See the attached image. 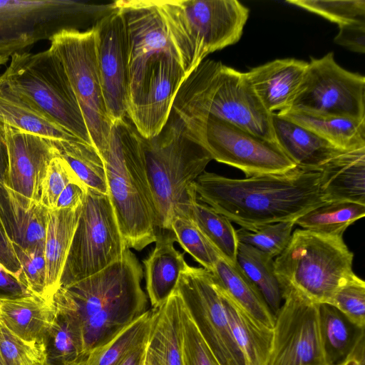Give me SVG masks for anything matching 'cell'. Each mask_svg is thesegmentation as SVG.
Returning a JSON list of instances; mask_svg holds the SVG:
<instances>
[{
  "label": "cell",
  "instance_id": "obj_5",
  "mask_svg": "<svg viewBox=\"0 0 365 365\" xmlns=\"http://www.w3.org/2000/svg\"><path fill=\"white\" fill-rule=\"evenodd\" d=\"M141 140L155 207V234L172 231L175 217L188 218L190 188L212 158L171 117L158 135Z\"/></svg>",
  "mask_w": 365,
  "mask_h": 365
},
{
  "label": "cell",
  "instance_id": "obj_11",
  "mask_svg": "<svg viewBox=\"0 0 365 365\" xmlns=\"http://www.w3.org/2000/svg\"><path fill=\"white\" fill-rule=\"evenodd\" d=\"M190 138L202 145L212 160L240 170L246 177L297 167L277 143L215 117H207Z\"/></svg>",
  "mask_w": 365,
  "mask_h": 365
},
{
  "label": "cell",
  "instance_id": "obj_49",
  "mask_svg": "<svg viewBox=\"0 0 365 365\" xmlns=\"http://www.w3.org/2000/svg\"><path fill=\"white\" fill-rule=\"evenodd\" d=\"M9 168L6 123L0 116V183L6 184Z\"/></svg>",
  "mask_w": 365,
  "mask_h": 365
},
{
  "label": "cell",
  "instance_id": "obj_44",
  "mask_svg": "<svg viewBox=\"0 0 365 365\" xmlns=\"http://www.w3.org/2000/svg\"><path fill=\"white\" fill-rule=\"evenodd\" d=\"M329 304L365 328V282L356 274L339 287Z\"/></svg>",
  "mask_w": 365,
  "mask_h": 365
},
{
  "label": "cell",
  "instance_id": "obj_16",
  "mask_svg": "<svg viewBox=\"0 0 365 365\" xmlns=\"http://www.w3.org/2000/svg\"><path fill=\"white\" fill-rule=\"evenodd\" d=\"M110 6L119 9L127 23L130 39V105L140 94L149 63L161 53L178 58L179 56L156 0H119Z\"/></svg>",
  "mask_w": 365,
  "mask_h": 365
},
{
  "label": "cell",
  "instance_id": "obj_42",
  "mask_svg": "<svg viewBox=\"0 0 365 365\" xmlns=\"http://www.w3.org/2000/svg\"><path fill=\"white\" fill-rule=\"evenodd\" d=\"M180 317L182 365H220L198 331L182 299Z\"/></svg>",
  "mask_w": 365,
  "mask_h": 365
},
{
  "label": "cell",
  "instance_id": "obj_4",
  "mask_svg": "<svg viewBox=\"0 0 365 365\" xmlns=\"http://www.w3.org/2000/svg\"><path fill=\"white\" fill-rule=\"evenodd\" d=\"M104 164L108 196L126 247L141 251L156 240V213L141 136L128 117L113 123Z\"/></svg>",
  "mask_w": 365,
  "mask_h": 365
},
{
  "label": "cell",
  "instance_id": "obj_48",
  "mask_svg": "<svg viewBox=\"0 0 365 365\" xmlns=\"http://www.w3.org/2000/svg\"><path fill=\"white\" fill-rule=\"evenodd\" d=\"M86 190L82 182L69 183L60 194L56 209L78 207L82 205Z\"/></svg>",
  "mask_w": 365,
  "mask_h": 365
},
{
  "label": "cell",
  "instance_id": "obj_15",
  "mask_svg": "<svg viewBox=\"0 0 365 365\" xmlns=\"http://www.w3.org/2000/svg\"><path fill=\"white\" fill-rule=\"evenodd\" d=\"M93 28L101 88L108 115L113 123L128 117L130 105V39L125 18L118 8Z\"/></svg>",
  "mask_w": 365,
  "mask_h": 365
},
{
  "label": "cell",
  "instance_id": "obj_51",
  "mask_svg": "<svg viewBox=\"0 0 365 365\" xmlns=\"http://www.w3.org/2000/svg\"><path fill=\"white\" fill-rule=\"evenodd\" d=\"M147 340L148 338L143 343L133 349L117 365H143Z\"/></svg>",
  "mask_w": 365,
  "mask_h": 365
},
{
  "label": "cell",
  "instance_id": "obj_22",
  "mask_svg": "<svg viewBox=\"0 0 365 365\" xmlns=\"http://www.w3.org/2000/svg\"><path fill=\"white\" fill-rule=\"evenodd\" d=\"M272 125L277 143L298 168L320 170L331 160L347 151L277 114H272Z\"/></svg>",
  "mask_w": 365,
  "mask_h": 365
},
{
  "label": "cell",
  "instance_id": "obj_28",
  "mask_svg": "<svg viewBox=\"0 0 365 365\" xmlns=\"http://www.w3.org/2000/svg\"><path fill=\"white\" fill-rule=\"evenodd\" d=\"M56 307V314L42 345L45 365H88L81 325L65 309Z\"/></svg>",
  "mask_w": 365,
  "mask_h": 365
},
{
  "label": "cell",
  "instance_id": "obj_29",
  "mask_svg": "<svg viewBox=\"0 0 365 365\" xmlns=\"http://www.w3.org/2000/svg\"><path fill=\"white\" fill-rule=\"evenodd\" d=\"M219 288L230 327L247 365H267L272 349L273 329L258 322Z\"/></svg>",
  "mask_w": 365,
  "mask_h": 365
},
{
  "label": "cell",
  "instance_id": "obj_17",
  "mask_svg": "<svg viewBox=\"0 0 365 365\" xmlns=\"http://www.w3.org/2000/svg\"><path fill=\"white\" fill-rule=\"evenodd\" d=\"M186 77L179 58L175 56L161 53L150 62L140 94L128 112V118L141 137L150 139L160 133Z\"/></svg>",
  "mask_w": 365,
  "mask_h": 365
},
{
  "label": "cell",
  "instance_id": "obj_41",
  "mask_svg": "<svg viewBox=\"0 0 365 365\" xmlns=\"http://www.w3.org/2000/svg\"><path fill=\"white\" fill-rule=\"evenodd\" d=\"M286 2L318 14L338 26L365 20L364 0H289Z\"/></svg>",
  "mask_w": 365,
  "mask_h": 365
},
{
  "label": "cell",
  "instance_id": "obj_23",
  "mask_svg": "<svg viewBox=\"0 0 365 365\" xmlns=\"http://www.w3.org/2000/svg\"><path fill=\"white\" fill-rule=\"evenodd\" d=\"M56 314L53 299L38 294L0 299V322L28 343L42 344Z\"/></svg>",
  "mask_w": 365,
  "mask_h": 365
},
{
  "label": "cell",
  "instance_id": "obj_35",
  "mask_svg": "<svg viewBox=\"0 0 365 365\" xmlns=\"http://www.w3.org/2000/svg\"><path fill=\"white\" fill-rule=\"evenodd\" d=\"M273 259L251 245L239 242L237 264L258 288L275 318L283 302V287L274 272Z\"/></svg>",
  "mask_w": 365,
  "mask_h": 365
},
{
  "label": "cell",
  "instance_id": "obj_13",
  "mask_svg": "<svg viewBox=\"0 0 365 365\" xmlns=\"http://www.w3.org/2000/svg\"><path fill=\"white\" fill-rule=\"evenodd\" d=\"M175 290L220 364L247 365L232 332L221 291L211 272L188 265L180 274Z\"/></svg>",
  "mask_w": 365,
  "mask_h": 365
},
{
  "label": "cell",
  "instance_id": "obj_38",
  "mask_svg": "<svg viewBox=\"0 0 365 365\" xmlns=\"http://www.w3.org/2000/svg\"><path fill=\"white\" fill-rule=\"evenodd\" d=\"M153 308L135 319L111 341L93 353L88 365H117L148 336L153 319Z\"/></svg>",
  "mask_w": 365,
  "mask_h": 365
},
{
  "label": "cell",
  "instance_id": "obj_1",
  "mask_svg": "<svg viewBox=\"0 0 365 365\" xmlns=\"http://www.w3.org/2000/svg\"><path fill=\"white\" fill-rule=\"evenodd\" d=\"M197 198L248 230L295 221L324 203L320 170L298 167L287 172L230 178L205 170L193 182Z\"/></svg>",
  "mask_w": 365,
  "mask_h": 365
},
{
  "label": "cell",
  "instance_id": "obj_47",
  "mask_svg": "<svg viewBox=\"0 0 365 365\" xmlns=\"http://www.w3.org/2000/svg\"><path fill=\"white\" fill-rule=\"evenodd\" d=\"M0 263L3 267L20 281L21 269L11 240L0 218Z\"/></svg>",
  "mask_w": 365,
  "mask_h": 365
},
{
  "label": "cell",
  "instance_id": "obj_37",
  "mask_svg": "<svg viewBox=\"0 0 365 365\" xmlns=\"http://www.w3.org/2000/svg\"><path fill=\"white\" fill-rule=\"evenodd\" d=\"M58 155L87 187L108 195L103 161L91 145L81 140H53Z\"/></svg>",
  "mask_w": 365,
  "mask_h": 365
},
{
  "label": "cell",
  "instance_id": "obj_43",
  "mask_svg": "<svg viewBox=\"0 0 365 365\" xmlns=\"http://www.w3.org/2000/svg\"><path fill=\"white\" fill-rule=\"evenodd\" d=\"M0 365H45L43 345L23 341L0 322Z\"/></svg>",
  "mask_w": 365,
  "mask_h": 365
},
{
  "label": "cell",
  "instance_id": "obj_45",
  "mask_svg": "<svg viewBox=\"0 0 365 365\" xmlns=\"http://www.w3.org/2000/svg\"><path fill=\"white\" fill-rule=\"evenodd\" d=\"M81 182L68 163L59 155L50 162L44 178L40 202L52 210L58 198L71 182Z\"/></svg>",
  "mask_w": 365,
  "mask_h": 365
},
{
  "label": "cell",
  "instance_id": "obj_14",
  "mask_svg": "<svg viewBox=\"0 0 365 365\" xmlns=\"http://www.w3.org/2000/svg\"><path fill=\"white\" fill-rule=\"evenodd\" d=\"M267 365H327L318 322V304L296 289L283 287V302L275 316Z\"/></svg>",
  "mask_w": 365,
  "mask_h": 365
},
{
  "label": "cell",
  "instance_id": "obj_36",
  "mask_svg": "<svg viewBox=\"0 0 365 365\" xmlns=\"http://www.w3.org/2000/svg\"><path fill=\"white\" fill-rule=\"evenodd\" d=\"M365 215V205L338 201L325 202L298 217L294 224L312 232L343 236L346 228Z\"/></svg>",
  "mask_w": 365,
  "mask_h": 365
},
{
  "label": "cell",
  "instance_id": "obj_33",
  "mask_svg": "<svg viewBox=\"0 0 365 365\" xmlns=\"http://www.w3.org/2000/svg\"><path fill=\"white\" fill-rule=\"evenodd\" d=\"M0 116L5 123L37 135L53 140H81L9 90L1 79Z\"/></svg>",
  "mask_w": 365,
  "mask_h": 365
},
{
  "label": "cell",
  "instance_id": "obj_10",
  "mask_svg": "<svg viewBox=\"0 0 365 365\" xmlns=\"http://www.w3.org/2000/svg\"><path fill=\"white\" fill-rule=\"evenodd\" d=\"M49 48L61 61L84 118L93 145L106 148L113 122L101 88L93 26L84 31L68 28L55 34Z\"/></svg>",
  "mask_w": 365,
  "mask_h": 365
},
{
  "label": "cell",
  "instance_id": "obj_12",
  "mask_svg": "<svg viewBox=\"0 0 365 365\" xmlns=\"http://www.w3.org/2000/svg\"><path fill=\"white\" fill-rule=\"evenodd\" d=\"M288 110L365 120V78L341 67L333 52L311 57Z\"/></svg>",
  "mask_w": 365,
  "mask_h": 365
},
{
  "label": "cell",
  "instance_id": "obj_18",
  "mask_svg": "<svg viewBox=\"0 0 365 365\" xmlns=\"http://www.w3.org/2000/svg\"><path fill=\"white\" fill-rule=\"evenodd\" d=\"M9 168L5 186L24 207L41 201V187L51 160L58 155L53 140L6 123Z\"/></svg>",
  "mask_w": 365,
  "mask_h": 365
},
{
  "label": "cell",
  "instance_id": "obj_21",
  "mask_svg": "<svg viewBox=\"0 0 365 365\" xmlns=\"http://www.w3.org/2000/svg\"><path fill=\"white\" fill-rule=\"evenodd\" d=\"M50 211L41 202L26 208L0 183V218L13 245L29 253L44 249Z\"/></svg>",
  "mask_w": 365,
  "mask_h": 365
},
{
  "label": "cell",
  "instance_id": "obj_2",
  "mask_svg": "<svg viewBox=\"0 0 365 365\" xmlns=\"http://www.w3.org/2000/svg\"><path fill=\"white\" fill-rule=\"evenodd\" d=\"M143 277L138 257L126 248L118 260L54 294L55 305L77 319L90 356L148 310Z\"/></svg>",
  "mask_w": 365,
  "mask_h": 365
},
{
  "label": "cell",
  "instance_id": "obj_25",
  "mask_svg": "<svg viewBox=\"0 0 365 365\" xmlns=\"http://www.w3.org/2000/svg\"><path fill=\"white\" fill-rule=\"evenodd\" d=\"M180 302L175 290L165 302L153 308L143 365H182Z\"/></svg>",
  "mask_w": 365,
  "mask_h": 365
},
{
  "label": "cell",
  "instance_id": "obj_39",
  "mask_svg": "<svg viewBox=\"0 0 365 365\" xmlns=\"http://www.w3.org/2000/svg\"><path fill=\"white\" fill-rule=\"evenodd\" d=\"M171 230L178 242L203 268L212 272L217 261L222 258L217 251L189 218L175 217Z\"/></svg>",
  "mask_w": 365,
  "mask_h": 365
},
{
  "label": "cell",
  "instance_id": "obj_3",
  "mask_svg": "<svg viewBox=\"0 0 365 365\" xmlns=\"http://www.w3.org/2000/svg\"><path fill=\"white\" fill-rule=\"evenodd\" d=\"M210 116L277 143L272 114L263 106L245 73L220 61L205 59L181 84L170 117L190 138Z\"/></svg>",
  "mask_w": 365,
  "mask_h": 365
},
{
  "label": "cell",
  "instance_id": "obj_32",
  "mask_svg": "<svg viewBox=\"0 0 365 365\" xmlns=\"http://www.w3.org/2000/svg\"><path fill=\"white\" fill-rule=\"evenodd\" d=\"M318 322L327 365H338L351 353L364 328L359 327L335 307L318 304Z\"/></svg>",
  "mask_w": 365,
  "mask_h": 365
},
{
  "label": "cell",
  "instance_id": "obj_19",
  "mask_svg": "<svg viewBox=\"0 0 365 365\" xmlns=\"http://www.w3.org/2000/svg\"><path fill=\"white\" fill-rule=\"evenodd\" d=\"M81 10L69 0H0V41L49 40Z\"/></svg>",
  "mask_w": 365,
  "mask_h": 365
},
{
  "label": "cell",
  "instance_id": "obj_31",
  "mask_svg": "<svg viewBox=\"0 0 365 365\" xmlns=\"http://www.w3.org/2000/svg\"><path fill=\"white\" fill-rule=\"evenodd\" d=\"M215 284L262 325L273 329L275 318L256 285L238 265L222 258L210 272Z\"/></svg>",
  "mask_w": 365,
  "mask_h": 365
},
{
  "label": "cell",
  "instance_id": "obj_34",
  "mask_svg": "<svg viewBox=\"0 0 365 365\" xmlns=\"http://www.w3.org/2000/svg\"><path fill=\"white\" fill-rule=\"evenodd\" d=\"M188 218L200 230L220 254L232 265L237 264L239 241L231 222L205 203L200 202L192 184L190 188Z\"/></svg>",
  "mask_w": 365,
  "mask_h": 365
},
{
  "label": "cell",
  "instance_id": "obj_50",
  "mask_svg": "<svg viewBox=\"0 0 365 365\" xmlns=\"http://www.w3.org/2000/svg\"><path fill=\"white\" fill-rule=\"evenodd\" d=\"M365 334L359 339L351 353L338 365H365Z\"/></svg>",
  "mask_w": 365,
  "mask_h": 365
},
{
  "label": "cell",
  "instance_id": "obj_46",
  "mask_svg": "<svg viewBox=\"0 0 365 365\" xmlns=\"http://www.w3.org/2000/svg\"><path fill=\"white\" fill-rule=\"evenodd\" d=\"M339 26L334 41L351 51L365 52V20L348 22Z\"/></svg>",
  "mask_w": 365,
  "mask_h": 365
},
{
  "label": "cell",
  "instance_id": "obj_24",
  "mask_svg": "<svg viewBox=\"0 0 365 365\" xmlns=\"http://www.w3.org/2000/svg\"><path fill=\"white\" fill-rule=\"evenodd\" d=\"M174 242L176 238L173 231L158 233L154 249L143 260L146 289L153 308L166 302L188 266L184 254L175 248Z\"/></svg>",
  "mask_w": 365,
  "mask_h": 365
},
{
  "label": "cell",
  "instance_id": "obj_20",
  "mask_svg": "<svg viewBox=\"0 0 365 365\" xmlns=\"http://www.w3.org/2000/svg\"><path fill=\"white\" fill-rule=\"evenodd\" d=\"M307 67L308 62L302 60L275 59L245 74L265 109L279 114L290 108Z\"/></svg>",
  "mask_w": 365,
  "mask_h": 365
},
{
  "label": "cell",
  "instance_id": "obj_27",
  "mask_svg": "<svg viewBox=\"0 0 365 365\" xmlns=\"http://www.w3.org/2000/svg\"><path fill=\"white\" fill-rule=\"evenodd\" d=\"M82 205L76 208L50 211L44 255L46 262V297L53 299L60 280L75 234Z\"/></svg>",
  "mask_w": 365,
  "mask_h": 365
},
{
  "label": "cell",
  "instance_id": "obj_53",
  "mask_svg": "<svg viewBox=\"0 0 365 365\" xmlns=\"http://www.w3.org/2000/svg\"><path fill=\"white\" fill-rule=\"evenodd\" d=\"M15 46V41H0V51H11Z\"/></svg>",
  "mask_w": 365,
  "mask_h": 365
},
{
  "label": "cell",
  "instance_id": "obj_6",
  "mask_svg": "<svg viewBox=\"0 0 365 365\" xmlns=\"http://www.w3.org/2000/svg\"><path fill=\"white\" fill-rule=\"evenodd\" d=\"M187 76L210 53L238 42L250 10L237 0H156Z\"/></svg>",
  "mask_w": 365,
  "mask_h": 365
},
{
  "label": "cell",
  "instance_id": "obj_52",
  "mask_svg": "<svg viewBox=\"0 0 365 365\" xmlns=\"http://www.w3.org/2000/svg\"><path fill=\"white\" fill-rule=\"evenodd\" d=\"M14 53L13 51H0V67L6 64Z\"/></svg>",
  "mask_w": 365,
  "mask_h": 365
},
{
  "label": "cell",
  "instance_id": "obj_8",
  "mask_svg": "<svg viewBox=\"0 0 365 365\" xmlns=\"http://www.w3.org/2000/svg\"><path fill=\"white\" fill-rule=\"evenodd\" d=\"M353 259L343 236L297 229L274 259V272L282 287L290 286L317 304H329L355 274Z\"/></svg>",
  "mask_w": 365,
  "mask_h": 365
},
{
  "label": "cell",
  "instance_id": "obj_40",
  "mask_svg": "<svg viewBox=\"0 0 365 365\" xmlns=\"http://www.w3.org/2000/svg\"><path fill=\"white\" fill-rule=\"evenodd\" d=\"M294 225V221L279 222L252 231L241 227L236 233L239 242L251 245L274 258L288 245Z\"/></svg>",
  "mask_w": 365,
  "mask_h": 365
},
{
  "label": "cell",
  "instance_id": "obj_9",
  "mask_svg": "<svg viewBox=\"0 0 365 365\" xmlns=\"http://www.w3.org/2000/svg\"><path fill=\"white\" fill-rule=\"evenodd\" d=\"M126 248L108 195L87 187L60 287L101 271L120 259Z\"/></svg>",
  "mask_w": 365,
  "mask_h": 365
},
{
  "label": "cell",
  "instance_id": "obj_7",
  "mask_svg": "<svg viewBox=\"0 0 365 365\" xmlns=\"http://www.w3.org/2000/svg\"><path fill=\"white\" fill-rule=\"evenodd\" d=\"M0 79L48 119L93 145L65 68L49 48L35 53L15 52Z\"/></svg>",
  "mask_w": 365,
  "mask_h": 365
},
{
  "label": "cell",
  "instance_id": "obj_30",
  "mask_svg": "<svg viewBox=\"0 0 365 365\" xmlns=\"http://www.w3.org/2000/svg\"><path fill=\"white\" fill-rule=\"evenodd\" d=\"M277 115L311 130L342 150L365 148V120L296 110Z\"/></svg>",
  "mask_w": 365,
  "mask_h": 365
},
{
  "label": "cell",
  "instance_id": "obj_26",
  "mask_svg": "<svg viewBox=\"0 0 365 365\" xmlns=\"http://www.w3.org/2000/svg\"><path fill=\"white\" fill-rule=\"evenodd\" d=\"M325 202L348 201L365 205V148L347 150L320 170Z\"/></svg>",
  "mask_w": 365,
  "mask_h": 365
}]
</instances>
